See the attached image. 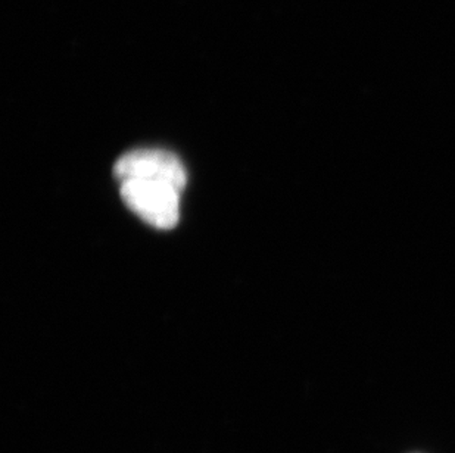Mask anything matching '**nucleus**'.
<instances>
[{"mask_svg": "<svg viewBox=\"0 0 455 453\" xmlns=\"http://www.w3.org/2000/svg\"><path fill=\"white\" fill-rule=\"evenodd\" d=\"M114 174L123 201L134 214L163 230L177 226L188 176L176 155L161 149L132 150L116 161Z\"/></svg>", "mask_w": 455, "mask_h": 453, "instance_id": "1", "label": "nucleus"}]
</instances>
